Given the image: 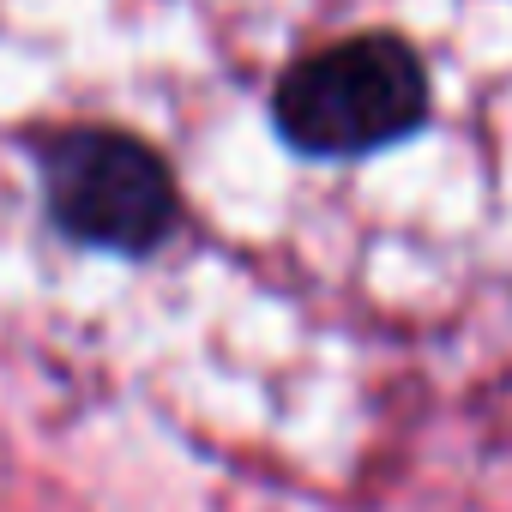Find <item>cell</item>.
Instances as JSON below:
<instances>
[{
  "label": "cell",
  "mask_w": 512,
  "mask_h": 512,
  "mask_svg": "<svg viewBox=\"0 0 512 512\" xmlns=\"http://www.w3.org/2000/svg\"><path fill=\"white\" fill-rule=\"evenodd\" d=\"M428 109H434L428 67L392 31H368V37L302 55L296 67H284L272 91V121L284 145H296L302 157H332V163L374 157L422 133Z\"/></svg>",
  "instance_id": "6da1fadb"
},
{
  "label": "cell",
  "mask_w": 512,
  "mask_h": 512,
  "mask_svg": "<svg viewBox=\"0 0 512 512\" xmlns=\"http://www.w3.org/2000/svg\"><path fill=\"white\" fill-rule=\"evenodd\" d=\"M31 157L43 175L49 223L79 247L139 260L181 223V193L163 151L121 127H55L31 139Z\"/></svg>",
  "instance_id": "7a4b0ae2"
}]
</instances>
